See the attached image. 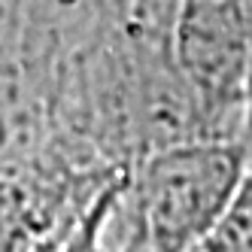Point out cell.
<instances>
[{
	"mask_svg": "<svg viewBox=\"0 0 252 252\" xmlns=\"http://www.w3.org/2000/svg\"><path fill=\"white\" fill-rule=\"evenodd\" d=\"M237 143H170L100 197V231L116 252H194L246 186Z\"/></svg>",
	"mask_w": 252,
	"mask_h": 252,
	"instance_id": "6da1fadb",
	"label": "cell"
},
{
	"mask_svg": "<svg viewBox=\"0 0 252 252\" xmlns=\"http://www.w3.org/2000/svg\"><path fill=\"white\" fill-rule=\"evenodd\" d=\"M173 46L186 82L210 113L246 103L249 28L243 0H179Z\"/></svg>",
	"mask_w": 252,
	"mask_h": 252,
	"instance_id": "7a4b0ae2",
	"label": "cell"
},
{
	"mask_svg": "<svg viewBox=\"0 0 252 252\" xmlns=\"http://www.w3.org/2000/svg\"><path fill=\"white\" fill-rule=\"evenodd\" d=\"M246 6V28H249V92H246V110L252 119V0H243Z\"/></svg>",
	"mask_w": 252,
	"mask_h": 252,
	"instance_id": "3957f363",
	"label": "cell"
},
{
	"mask_svg": "<svg viewBox=\"0 0 252 252\" xmlns=\"http://www.w3.org/2000/svg\"><path fill=\"white\" fill-rule=\"evenodd\" d=\"M28 3H31V0H25V6H28Z\"/></svg>",
	"mask_w": 252,
	"mask_h": 252,
	"instance_id": "277c9868",
	"label": "cell"
}]
</instances>
